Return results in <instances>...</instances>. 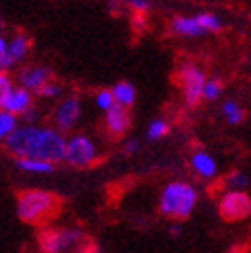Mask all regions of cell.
<instances>
[{
    "instance_id": "cell-5",
    "label": "cell",
    "mask_w": 251,
    "mask_h": 253,
    "mask_svg": "<svg viewBox=\"0 0 251 253\" xmlns=\"http://www.w3.org/2000/svg\"><path fill=\"white\" fill-rule=\"evenodd\" d=\"M84 239V233L77 226L68 229H45L40 235V249L42 253H70L77 249Z\"/></svg>"
},
{
    "instance_id": "cell-15",
    "label": "cell",
    "mask_w": 251,
    "mask_h": 253,
    "mask_svg": "<svg viewBox=\"0 0 251 253\" xmlns=\"http://www.w3.org/2000/svg\"><path fill=\"white\" fill-rule=\"evenodd\" d=\"M171 29H173L175 35H181V37H200V35L206 33L204 27L198 21V15L196 17H177V19H173Z\"/></svg>"
},
{
    "instance_id": "cell-12",
    "label": "cell",
    "mask_w": 251,
    "mask_h": 253,
    "mask_svg": "<svg viewBox=\"0 0 251 253\" xmlns=\"http://www.w3.org/2000/svg\"><path fill=\"white\" fill-rule=\"evenodd\" d=\"M15 167L27 175H52L56 171V163L35 157H17Z\"/></svg>"
},
{
    "instance_id": "cell-14",
    "label": "cell",
    "mask_w": 251,
    "mask_h": 253,
    "mask_svg": "<svg viewBox=\"0 0 251 253\" xmlns=\"http://www.w3.org/2000/svg\"><path fill=\"white\" fill-rule=\"evenodd\" d=\"M6 52H8V56L12 58L15 64L23 62L25 58L29 56V52H31V40H29V35H25V33H12L8 37Z\"/></svg>"
},
{
    "instance_id": "cell-26",
    "label": "cell",
    "mask_w": 251,
    "mask_h": 253,
    "mask_svg": "<svg viewBox=\"0 0 251 253\" xmlns=\"http://www.w3.org/2000/svg\"><path fill=\"white\" fill-rule=\"evenodd\" d=\"M128 2V6H132L134 10H148V0H126Z\"/></svg>"
},
{
    "instance_id": "cell-6",
    "label": "cell",
    "mask_w": 251,
    "mask_h": 253,
    "mask_svg": "<svg viewBox=\"0 0 251 253\" xmlns=\"http://www.w3.org/2000/svg\"><path fill=\"white\" fill-rule=\"evenodd\" d=\"M179 81H181V91H183V101L187 107H198L202 101L204 93V83L206 74L202 68L196 64H183L179 70Z\"/></svg>"
},
{
    "instance_id": "cell-19",
    "label": "cell",
    "mask_w": 251,
    "mask_h": 253,
    "mask_svg": "<svg viewBox=\"0 0 251 253\" xmlns=\"http://www.w3.org/2000/svg\"><path fill=\"white\" fill-rule=\"evenodd\" d=\"M198 21H200V25L204 27L206 33H216V31L222 29V21H220L216 15H212V12H200Z\"/></svg>"
},
{
    "instance_id": "cell-24",
    "label": "cell",
    "mask_w": 251,
    "mask_h": 253,
    "mask_svg": "<svg viewBox=\"0 0 251 253\" xmlns=\"http://www.w3.org/2000/svg\"><path fill=\"white\" fill-rule=\"evenodd\" d=\"M12 86H15V81H12L10 72H0V109H2L8 93L12 91Z\"/></svg>"
},
{
    "instance_id": "cell-9",
    "label": "cell",
    "mask_w": 251,
    "mask_h": 253,
    "mask_svg": "<svg viewBox=\"0 0 251 253\" xmlns=\"http://www.w3.org/2000/svg\"><path fill=\"white\" fill-rule=\"evenodd\" d=\"M52 79H54L52 68L45 64H27L17 72V84L31 91L33 95L40 93V88Z\"/></svg>"
},
{
    "instance_id": "cell-20",
    "label": "cell",
    "mask_w": 251,
    "mask_h": 253,
    "mask_svg": "<svg viewBox=\"0 0 251 253\" xmlns=\"http://www.w3.org/2000/svg\"><path fill=\"white\" fill-rule=\"evenodd\" d=\"M169 132V124L165 120H153L146 130V138L148 140H161L163 136H167Z\"/></svg>"
},
{
    "instance_id": "cell-27",
    "label": "cell",
    "mask_w": 251,
    "mask_h": 253,
    "mask_svg": "<svg viewBox=\"0 0 251 253\" xmlns=\"http://www.w3.org/2000/svg\"><path fill=\"white\" fill-rule=\"evenodd\" d=\"M138 150V140H134V138H130V140L124 142V155H132Z\"/></svg>"
},
{
    "instance_id": "cell-2",
    "label": "cell",
    "mask_w": 251,
    "mask_h": 253,
    "mask_svg": "<svg viewBox=\"0 0 251 253\" xmlns=\"http://www.w3.org/2000/svg\"><path fill=\"white\" fill-rule=\"evenodd\" d=\"M17 216L31 226H45L52 222L60 210H62V200L47 189L40 187H29L21 189L17 194Z\"/></svg>"
},
{
    "instance_id": "cell-17",
    "label": "cell",
    "mask_w": 251,
    "mask_h": 253,
    "mask_svg": "<svg viewBox=\"0 0 251 253\" xmlns=\"http://www.w3.org/2000/svg\"><path fill=\"white\" fill-rule=\"evenodd\" d=\"M222 113H224V118H227V122L231 126H237V124H241L243 118H245V111L241 109V105L237 103L235 99H227L222 103Z\"/></svg>"
},
{
    "instance_id": "cell-10",
    "label": "cell",
    "mask_w": 251,
    "mask_h": 253,
    "mask_svg": "<svg viewBox=\"0 0 251 253\" xmlns=\"http://www.w3.org/2000/svg\"><path fill=\"white\" fill-rule=\"evenodd\" d=\"M105 113V130L111 138H120L130 130L132 126V116H130V107H124L120 103H114Z\"/></svg>"
},
{
    "instance_id": "cell-21",
    "label": "cell",
    "mask_w": 251,
    "mask_h": 253,
    "mask_svg": "<svg viewBox=\"0 0 251 253\" xmlns=\"http://www.w3.org/2000/svg\"><path fill=\"white\" fill-rule=\"evenodd\" d=\"M62 93H64V86L52 79V81H47V83L40 88V93H37V95H40L42 99H60Z\"/></svg>"
},
{
    "instance_id": "cell-18",
    "label": "cell",
    "mask_w": 251,
    "mask_h": 253,
    "mask_svg": "<svg viewBox=\"0 0 251 253\" xmlns=\"http://www.w3.org/2000/svg\"><path fill=\"white\" fill-rule=\"evenodd\" d=\"M17 126H19V118L17 116H12V113L0 109V142H4Z\"/></svg>"
},
{
    "instance_id": "cell-8",
    "label": "cell",
    "mask_w": 251,
    "mask_h": 253,
    "mask_svg": "<svg viewBox=\"0 0 251 253\" xmlns=\"http://www.w3.org/2000/svg\"><path fill=\"white\" fill-rule=\"evenodd\" d=\"M81 116H83V101L77 95H70V97L60 99V103L56 105L52 113V124L56 130L66 134L79 124Z\"/></svg>"
},
{
    "instance_id": "cell-30",
    "label": "cell",
    "mask_w": 251,
    "mask_h": 253,
    "mask_svg": "<svg viewBox=\"0 0 251 253\" xmlns=\"http://www.w3.org/2000/svg\"><path fill=\"white\" fill-rule=\"evenodd\" d=\"M2 29H4V21H2V17H0V33H2Z\"/></svg>"
},
{
    "instance_id": "cell-13",
    "label": "cell",
    "mask_w": 251,
    "mask_h": 253,
    "mask_svg": "<svg viewBox=\"0 0 251 253\" xmlns=\"http://www.w3.org/2000/svg\"><path fill=\"white\" fill-rule=\"evenodd\" d=\"M190 163H192V169L200 177H204V179H212V177L216 175V171H218V165H216L214 157H212L210 153H206V150H196V153L192 155Z\"/></svg>"
},
{
    "instance_id": "cell-23",
    "label": "cell",
    "mask_w": 251,
    "mask_h": 253,
    "mask_svg": "<svg viewBox=\"0 0 251 253\" xmlns=\"http://www.w3.org/2000/svg\"><path fill=\"white\" fill-rule=\"evenodd\" d=\"M249 185V175L241 169L233 171L229 177H227V187L229 189H245Z\"/></svg>"
},
{
    "instance_id": "cell-3",
    "label": "cell",
    "mask_w": 251,
    "mask_h": 253,
    "mask_svg": "<svg viewBox=\"0 0 251 253\" xmlns=\"http://www.w3.org/2000/svg\"><path fill=\"white\" fill-rule=\"evenodd\" d=\"M198 204V189L187 181H171L163 187L159 198V210L163 216L183 220L194 212Z\"/></svg>"
},
{
    "instance_id": "cell-7",
    "label": "cell",
    "mask_w": 251,
    "mask_h": 253,
    "mask_svg": "<svg viewBox=\"0 0 251 253\" xmlns=\"http://www.w3.org/2000/svg\"><path fill=\"white\" fill-rule=\"evenodd\" d=\"M218 214H220V218L229 220V222L245 220L251 214V198L243 189H231V192H227L220 198Z\"/></svg>"
},
{
    "instance_id": "cell-25",
    "label": "cell",
    "mask_w": 251,
    "mask_h": 253,
    "mask_svg": "<svg viewBox=\"0 0 251 253\" xmlns=\"http://www.w3.org/2000/svg\"><path fill=\"white\" fill-rule=\"evenodd\" d=\"M114 103H116V101H114V95H111V88H101V91H97V95H95V105H97V109L107 111Z\"/></svg>"
},
{
    "instance_id": "cell-29",
    "label": "cell",
    "mask_w": 251,
    "mask_h": 253,
    "mask_svg": "<svg viewBox=\"0 0 251 253\" xmlns=\"http://www.w3.org/2000/svg\"><path fill=\"white\" fill-rule=\"evenodd\" d=\"M171 233H173L175 237H177V235L181 233V229H179V224H175V226H173V229H171Z\"/></svg>"
},
{
    "instance_id": "cell-22",
    "label": "cell",
    "mask_w": 251,
    "mask_h": 253,
    "mask_svg": "<svg viewBox=\"0 0 251 253\" xmlns=\"http://www.w3.org/2000/svg\"><path fill=\"white\" fill-rule=\"evenodd\" d=\"M220 95H222V83H220L218 79H206L202 97H204L206 101H216Z\"/></svg>"
},
{
    "instance_id": "cell-16",
    "label": "cell",
    "mask_w": 251,
    "mask_h": 253,
    "mask_svg": "<svg viewBox=\"0 0 251 253\" xmlns=\"http://www.w3.org/2000/svg\"><path fill=\"white\" fill-rule=\"evenodd\" d=\"M111 95H114V101L124 107H132L136 103V86L128 81H120L111 88Z\"/></svg>"
},
{
    "instance_id": "cell-28",
    "label": "cell",
    "mask_w": 251,
    "mask_h": 253,
    "mask_svg": "<svg viewBox=\"0 0 251 253\" xmlns=\"http://www.w3.org/2000/svg\"><path fill=\"white\" fill-rule=\"evenodd\" d=\"M6 47H8V37L4 33H0V54H4Z\"/></svg>"
},
{
    "instance_id": "cell-11",
    "label": "cell",
    "mask_w": 251,
    "mask_h": 253,
    "mask_svg": "<svg viewBox=\"0 0 251 253\" xmlns=\"http://www.w3.org/2000/svg\"><path fill=\"white\" fill-rule=\"evenodd\" d=\"M33 105H35V95H33L31 91H27V88L15 84V86H12V91L8 93L2 109L8 111V113H12V116L21 118L23 113L27 111L29 107H33Z\"/></svg>"
},
{
    "instance_id": "cell-1",
    "label": "cell",
    "mask_w": 251,
    "mask_h": 253,
    "mask_svg": "<svg viewBox=\"0 0 251 253\" xmlns=\"http://www.w3.org/2000/svg\"><path fill=\"white\" fill-rule=\"evenodd\" d=\"M4 148L12 157H35L45 159L52 163H62L64 159V144L66 136L54 126H42V124H19L12 134L2 142Z\"/></svg>"
},
{
    "instance_id": "cell-4",
    "label": "cell",
    "mask_w": 251,
    "mask_h": 253,
    "mask_svg": "<svg viewBox=\"0 0 251 253\" xmlns=\"http://www.w3.org/2000/svg\"><path fill=\"white\" fill-rule=\"evenodd\" d=\"M99 159V146L91 136L86 134H72L66 138L64 144V159L62 163L74 167V169H86L95 165Z\"/></svg>"
}]
</instances>
